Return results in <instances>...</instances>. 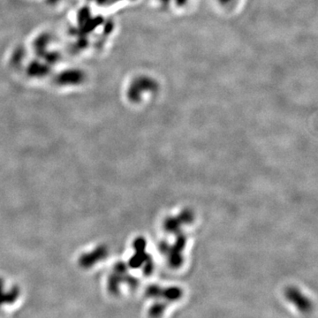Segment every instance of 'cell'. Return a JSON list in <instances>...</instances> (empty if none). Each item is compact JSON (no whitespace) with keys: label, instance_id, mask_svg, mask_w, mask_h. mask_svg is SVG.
<instances>
[{"label":"cell","instance_id":"1","mask_svg":"<svg viewBox=\"0 0 318 318\" xmlns=\"http://www.w3.org/2000/svg\"><path fill=\"white\" fill-rule=\"evenodd\" d=\"M187 243V238L183 233H178L174 244L162 242L160 249L166 254L168 262L173 267H178L182 263V252Z\"/></svg>","mask_w":318,"mask_h":318},{"label":"cell","instance_id":"2","mask_svg":"<svg viewBox=\"0 0 318 318\" xmlns=\"http://www.w3.org/2000/svg\"><path fill=\"white\" fill-rule=\"evenodd\" d=\"M286 300L291 302L301 313H309L312 310V302L308 297L301 293L300 289L294 286L286 288L284 293Z\"/></svg>","mask_w":318,"mask_h":318},{"label":"cell","instance_id":"3","mask_svg":"<svg viewBox=\"0 0 318 318\" xmlns=\"http://www.w3.org/2000/svg\"><path fill=\"white\" fill-rule=\"evenodd\" d=\"M181 289L176 286L161 287L159 285H151L147 289V296L152 299H164L166 301H175L182 296Z\"/></svg>","mask_w":318,"mask_h":318},{"label":"cell","instance_id":"4","mask_svg":"<svg viewBox=\"0 0 318 318\" xmlns=\"http://www.w3.org/2000/svg\"><path fill=\"white\" fill-rule=\"evenodd\" d=\"M193 219H194L193 212L188 210H185L180 212L178 216L168 217L164 224V227L168 233L178 234L182 228V225L190 224Z\"/></svg>","mask_w":318,"mask_h":318},{"label":"cell","instance_id":"5","mask_svg":"<svg viewBox=\"0 0 318 318\" xmlns=\"http://www.w3.org/2000/svg\"><path fill=\"white\" fill-rule=\"evenodd\" d=\"M4 282L0 280V305L11 304L17 300L19 289L13 287L10 291H4Z\"/></svg>","mask_w":318,"mask_h":318},{"label":"cell","instance_id":"6","mask_svg":"<svg viewBox=\"0 0 318 318\" xmlns=\"http://www.w3.org/2000/svg\"><path fill=\"white\" fill-rule=\"evenodd\" d=\"M167 304L165 302L158 301L154 303L148 310V316L150 318H161L164 312L166 311Z\"/></svg>","mask_w":318,"mask_h":318}]
</instances>
